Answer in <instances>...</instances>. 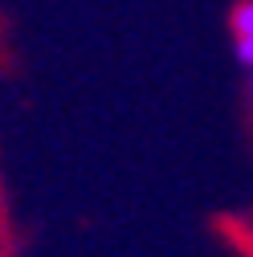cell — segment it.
Wrapping results in <instances>:
<instances>
[{"instance_id": "6da1fadb", "label": "cell", "mask_w": 253, "mask_h": 257, "mask_svg": "<svg viewBox=\"0 0 253 257\" xmlns=\"http://www.w3.org/2000/svg\"><path fill=\"white\" fill-rule=\"evenodd\" d=\"M233 53L241 66H253V0L233 9Z\"/></svg>"}, {"instance_id": "7a4b0ae2", "label": "cell", "mask_w": 253, "mask_h": 257, "mask_svg": "<svg viewBox=\"0 0 253 257\" xmlns=\"http://www.w3.org/2000/svg\"><path fill=\"white\" fill-rule=\"evenodd\" d=\"M249 102H253V66H249Z\"/></svg>"}]
</instances>
